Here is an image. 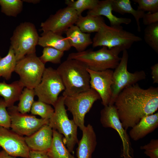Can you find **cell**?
<instances>
[{
  "instance_id": "1",
  "label": "cell",
  "mask_w": 158,
  "mask_h": 158,
  "mask_svg": "<svg viewBox=\"0 0 158 158\" xmlns=\"http://www.w3.org/2000/svg\"><path fill=\"white\" fill-rule=\"evenodd\" d=\"M114 105L123 127L127 130L157 110L158 87L144 89L137 83L128 86L118 95Z\"/></svg>"
},
{
  "instance_id": "2",
  "label": "cell",
  "mask_w": 158,
  "mask_h": 158,
  "mask_svg": "<svg viewBox=\"0 0 158 158\" xmlns=\"http://www.w3.org/2000/svg\"><path fill=\"white\" fill-rule=\"evenodd\" d=\"M87 66L74 59H67L56 70L65 87L63 96H70L87 91L90 88V77Z\"/></svg>"
},
{
  "instance_id": "3",
  "label": "cell",
  "mask_w": 158,
  "mask_h": 158,
  "mask_svg": "<svg viewBox=\"0 0 158 158\" xmlns=\"http://www.w3.org/2000/svg\"><path fill=\"white\" fill-rule=\"evenodd\" d=\"M123 50L119 47L109 49L105 47L96 51L92 49L72 52L67 59H74L84 63L87 68L94 71H101L115 69L118 65L121 57L120 53Z\"/></svg>"
},
{
  "instance_id": "4",
  "label": "cell",
  "mask_w": 158,
  "mask_h": 158,
  "mask_svg": "<svg viewBox=\"0 0 158 158\" xmlns=\"http://www.w3.org/2000/svg\"><path fill=\"white\" fill-rule=\"evenodd\" d=\"M142 38L124 30L121 25L111 26L106 23L96 33L92 41L94 48L105 47L110 49L119 47L128 49L135 42L141 41Z\"/></svg>"
},
{
  "instance_id": "5",
  "label": "cell",
  "mask_w": 158,
  "mask_h": 158,
  "mask_svg": "<svg viewBox=\"0 0 158 158\" xmlns=\"http://www.w3.org/2000/svg\"><path fill=\"white\" fill-rule=\"evenodd\" d=\"M65 97H59L53 106L54 113L49 120V125L64 136L63 142L71 153L79 142L77 135L78 126L73 120H70L64 104Z\"/></svg>"
},
{
  "instance_id": "6",
  "label": "cell",
  "mask_w": 158,
  "mask_h": 158,
  "mask_svg": "<svg viewBox=\"0 0 158 158\" xmlns=\"http://www.w3.org/2000/svg\"><path fill=\"white\" fill-rule=\"evenodd\" d=\"M39 37L35 25L31 23H22L16 28L10 38V47L17 61L27 55L35 53Z\"/></svg>"
},
{
  "instance_id": "7",
  "label": "cell",
  "mask_w": 158,
  "mask_h": 158,
  "mask_svg": "<svg viewBox=\"0 0 158 158\" xmlns=\"http://www.w3.org/2000/svg\"><path fill=\"white\" fill-rule=\"evenodd\" d=\"M65 97L64 104L71 113L73 120L82 131L85 127V117L94 102L101 99L97 93L91 88L88 90L70 96Z\"/></svg>"
},
{
  "instance_id": "8",
  "label": "cell",
  "mask_w": 158,
  "mask_h": 158,
  "mask_svg": "<svg viewBox=\"0 0 158 158\" xmlns=\"http://www.w3.org/2000/svg\"><path fill=\"white\" fill-rule=\"evenodd\" d=\"M45 64L36 53L32 54L17 61L14 71L19 75L24 87L34 89L41 81Z\"/></svg>"
},
{
  "instance_id": "9",
  "label": "cell",
  "mask_w": 158,
  "mask_h": 158,
  "mask_svg": "<svg viewBox=\"0 0 158 158\" xmlns=\"http://www.w3.org/2000/svg\"><path fill=\"white\" fill-rule=\"evenodd\" d=\"M121 61L113 73V83L111 87L112 96L109 105H114L115 100L124 88L146 78L145 72L142 70L132 73L127 70L128 54L127 50L123 51Z\"/></svg>"
},
{
  "instance_id": "10",
  "label": "cell",
  "mask_w": 158,
  "mask_h": 158,
  "mask_svg": "<svg viewBox=\"0 0 158 158\" xmlns=\"http://www.w3.org/2000/svg\"><path fill=\"white\" fill-rule=\"evenodd\" d=\"M34 90L38 100L53 106L65 87L56 69L49 67L45 68L40 82Z\"/></svg>"
},
{
  "instance_id": "11",
  "label": "cell",
  "mask_w": 158,
  "mask_h": 158,
  "mask_svg": "<svg viewBox=\"0 0 158 158\" xmlns=\"http://www.w3.org/2000/svg\"><path fill=\"white\" fill-rule=\"evenodd\" d=\"M100 123L102 126L111 128L118 133L122 142L121 157L122 158H134L133 150L127 130L123 127L114 105L104 106L100 111Z\"/></svg>"
},
{
  "instance_id": "12",
  "label": "cell",
  "mask_w": 158,
  "mask_h": 158,
  "mask_svg": "<svg viewBox=\"0 0 158 158\" xmlns=\"http://www.w3.org/2000/svg\"><path fill=\"white\" fill-rule=\"evenodd\" d=\"M7 110L11 118L10 128L20 135L29 136L43 126L49 124V120L20 113L18 111L17 106L8 108Z\"/></svg>"
},
{
  "instance_id": "13",
  "label": "cell",
  "mask_w": 158,
  "mask_h": 158,
  "mask_svg": "<svg viewBox=\"0 0 158 158\" xmlns=\"http://www.w3.org/2000/svg\"><path fill=\"white\" fill-rule=\"evenodd\" d=\"M78 17L75 10L67 6L59 9L55 14L51 15L46 21L42 22L40 30L43 32L51 31L62 35L75 24Z\"/></svg>"
},
{
  "instance_id": "14",
  "label": "cell",
  "mask_w": 158,
  "mask_h": 158,
  "mask_svg": "<svg viewBox=\"0 0 158 158\" xmlns=\"http://www.w3.org/2000/svg\"><path fill=\"white\" fill-rule=\"evenodd\" d=\"M0 147L9 155L14 157L28 158L30 150L24 137L0 126Z\"/></svg>"
},
{
  "instance_id": "15",
  "label": "cell",
  "mask_w": 158,
  "mask_h": 158,
  "mask_svg": "<svg viewBox=\"0 0 158 158\" xmlns=\"http://www.w3.org/2000/svg\"><path fill=\"white\" fill-rule=\"evenodd\" d=\"M90 77L91 88L94 90L99 95L102 103L104 106L109 105L112 92L113 71L111 69L95 71L87 68Z\"/></svg>"
},
{
  "instance_id": "16",
  "label": "cell",
  "mask_w": 158,
  "mask_h": 158,
  "mask_svg": "<svg viewBox=\"0 0 158 158\" xmlns=\"http://www.w3.org/2000/svg\"><path fill=\"white\" fill-rule=\"evenodd\" d=\"M53 129L45 125L31 135L24 137L25 142L30 150L47 152L52 141Z\"/></svg>"
},
{
  "instance_id": "17",
  "label": "cell",
  "mask_w": 158,
  "mask_h": 158,
  "mask_svg": "<svg viewBox=\"0 0 158 158\" xmlns=\"http://www.w3.org/2000/svg\"><path fill=\"white\" fill-rule=\"evenodd\" d=\"M81 139L78 142L77 149V158H91L95 150L97 140L96 133L91 125L88 124L82 130Z\"/></svg>"
},
{
  "instance_id": "18",
  "label": "cell",
  "mask_w": 158,
  "mask_h": 158,
  "mask_svg": "<svg viewBox=\"0 0 158 158\" xmlns=\"http://www.w3.org/2000/svg\"><path fill=\"white\" fill-rule=\"evenodd\" d=\"M111 0L99 1L92 9L89 10L87 15L93 16H104L109 20L110 26H118L122 24L128 25L131 22L130 18L118 17L112 13Z\"/></svg>"
},
{
  "instance_id": "19",
  "label": "cell",
  "mask_w": 158,
  "mask_h": 158,
  "mask_svg": "<svg viewBox=\"0 0 158 158\" xmlns=\"http://www.w3.org/2000/svg\"><path fill=\"white\" fill-rule=\"evenodd\" d=\"M158 127V113L143 117L134 126L131 128L129 136L133 140L137 141L153 131Z\"/></svg>"
},
{
  "instance_id": "20",
  "label": "cell",
  "mask_w": 158,
  "mask_h": 158,
  "mask_svg": "<svg viewBox=\"0 0 158 158\" xmlns=\"http://www.w3.org/2000/svg\"><path fill=\"white\" fill-rule=\"evenodd\" d=\"M69 44L78 52L83 51L92 43L90 33L82 32L76 25L71 26L65 32Z\"/></svg>"
},
{
  "instance_id": "21",
  "label": "cell",
  "mask_w": 158,
  "mask_h": 158,
  "mask_svg": "<svg viewBox=\"0 0 158 158\" xmlns=\"http://www.w3.org/2000/svg\"><path fill=\"white\" fill-rule=\"evenodd\" d=\"M37 45L44 48H53L64 52L71 47L66 37L51 31L43 32L39 37Z\"/></svg>"
},
{
  "instance_id": "22",
  "label": "cell",
  "mask_w": 158,
  "mask_h": 158,
  "mask_svg": "<svg viewBox=\"0 0 158 158\" xmlns=\"http://www.w3.org/2000/svg\"><path fill=\"white\" fill-rule=\"evenodd\" d=\"M24 87L19 80L9 84L4 81L0 82V96L4 98L7 107L14 106L15 103L19 100Z\"/></svg>"
},
{
  "instance_id": "23",
  "label": "cell",
  "mask_w": 158,
  "mask_h": 158,
  "mask_svg": "<svg viewBox=\"0 0 158 158\" xmlns=\"http://www.w3.org/2000/svg\"><path fill=\"white\" fill-rule=\"evenodd\" d=\"M105 23L102 16L87 15L85 16H78L75 24L82 32L90 33L97 32Z\"/></svg>"
},
{
  "instance_id": "24",
  "label": "cell",
  "mask_w": 158,
  "mask_h": 158,
  "mask_svg": "<svg viewBox=\"0 0 158 158\" xmlns=\"http://www.w3.org/2000/svg\"><path fill=\"white\" fill-rule=\"evenodd\" d=\"M51 146L47 152L50 158H76L72 155L64 144L62 135L53 129Z\"/></svg>"
},
{
  "instance_id": "25",
  "label": "cell",
  "mask_w": 158,
  "mask_h": 158,
  "mask_svg": "<svg viewBox=\"0 0 158 158\" xmlns=\"http://www.w3.org/2000/svg\"><path fill=\"white\" fill-rule=\"evenodd\" d=\"M113 11L123 15L130 14L135 19L138 32L141 31L140 20L142 18L145 12L138 10H135L132 7L130 0H111Z\"/></svg>"
},
{
  "instance_id": "26",
  "label": "cell",
  "mask_w": 158,
  "mask_h": 158,
  "mask_svg": "<svg viewBox=\"0 0 158 158\" xmlns=\"http://www.w3.org/2000/svg\"><path fill=\"white\" fill-rule=\"evenodd\" d=\"M17 62L14 51L10 47L6 56L3 57L0 56V78L3 77L7 80L10 79Z\"/></svg>"
},
{
  "instance_id": "27",
  "label": "cell",
  "mask_w": 158,
  "mask_h": 158,
  "mask_svg": "<svg viewBox=\"0 0 158 158\" xmlns=\"http://www.w3.org/2000/svg\"><path fill=\"white\" fill-rule=\"evenodd\" d=\"M35 95L34 89L25 87L23 89L19 99L17 108L18 111L23 114L29 112L34 103Z\"/></svg>"
},
{
  "instance_id": "28",
  "label": "cell",
  "mask_w": 158,
  "mask_h": 158,
  "mask_svg": "<svg viewBox=\"0 0 158 158\" xmlns=\"http://www.w3.org/2000/svg\"><path fill=\"white\" fill-rule=\"evenodd\" d=\"M22 0H0L1 12L6 16L16 17L22 11Z\"/></svg>"
},
{
  "instance_id": "29",
  "label": "cell",
  "mask_w": 158,
  "mask_h": 158,
  "mask_svg": "<svg viewBox=\"0 0 158 158\" xmlns=\"http://www.w3.org/2000/svg\"><path fill=\"white\" fill-rule=\"evenodd\" d=\"M144 40L157 53H158V23L147 26L144 31Z\"/></svg>"
},
{
  "instance_id": "30",
  "label": "cell",
  "mask_w": 158,
  "mask_h": 158,
  "mask_svg": "<svg viewBox=\"0 0 158 158\" xmlns=\"http://www.w3.org/2000/svg\"><path fill=\"white\" fill-rule=\"evenodd\" d=\"M30 111L32 114L39 115L42 118L49 120L54 113V109L50 105L38 100L34 101Z\"/></svg>"
},
{
  "instance_id": "31",
  "label": "cell",
  "mask_w": 158,
  "mask_h": 158,
  "mask_svg": "<svg viewBox=\"0 0 158 158\" xmlns=\"http://www.w3.org/2000/svg\"><path fill=\"white\" fill-rule=\"evenodd\" d=\"M98 0H66L65 4L68 7L75 10L78 16H82V12L86 10L92 9L97 4Z\"/></svg>"
},
{
  "instance_id": "32",
  "label": "cell",
  "mask_w": 158,
  "mask_h": 158,
  "mask_svg": "<svg viewBox=\"0 0 158 158\" xmlns=\"http://www.w3.org/2000/svg\"><path fill=\"white\" fill-rule=\"evenodd\" d=\"M64 52L51 47H44L42 55L39 57L41 61L45 64L47 62L54 64L61 63Z\"/></svg>"
},
{
  "instance_id": "33",
  "label": "cell",
  "mask_w": 158,
  "mask_h": 158,
  "mask_svg": "<svg viewBox=\"0 0 158 158\" xmlns=\"http://www.w3.org/2000/svg\"><path fill=\"white\" fill-rule=\"evenodd\" d=\"M138 4L137 10L147 13L158 12V0H133Z\"/></svg>"
},
{
  "instance_id": "34",
  "label": "cell",
  "mask_w": 158,
  "mask_h": 158,
  "mask_svg": "<svg viewBox=\"0 0 158 158\" xmlns=\"http://www.w3.org/2000/svg\"><path fill=\"white\" fill-rule=\"evenodd\" d=\"M149 158H158V140L152 139L147 144L140 147Z\"/></svg>"
},
{
  "instance_id": "35",
  "label": "cell",
  "mask_w": 158,
  "mask_h": 158,
  "mask_svg": "<svg viewBox=\"0 0 158 158\" xmlns=\"http://www.w3.org/2000/svg\"><path fill=\"white\" fill-rule=\"evenodd\" d=\"M6 107L4 99H0V126L9 129L11 127V118Z\"/></svg>"
},
{
  "instance_id": "36",
  "label": "cell",
  "mask_w": 158,
  "mask_h": 158,
  "mask_svg": "<svg viewBox=\"0 0 158 158\" xmlns=\"http://www.w3.org/2000/svg\"><path fill=\"white\" fill-rule=\"evenodd\" d=\"M142 19L144 25L146 26L158 23V12L145 13Z\"/></svg>"
},
{
  "instance_id": "37",
  "label": "cell",
  "mask_w": 158,
  "mask_h": 158,
  "mask_svg": "<svg viewBox=\"0 0 158 158\" xmlns=\"http://www.w3.org/2000/svg\"><path fill=\"white\" fill-rule=\"evenodd\" d=\"M28 158H50L47 152L30 150Z\"/></svg>"
},
{
  "instance_id": "38",
  "label": "cell",
  "mask_w": 158,
  "mask_h": 158,
  "mask_svg": "<svg viewBox=\"0 0 158 158\" xmlns=\"http://www.w3.org/2000/svg\"><path fill=\"white\" fill-rule=\"evenodd\" d=\"M151 75L153 83H158V63H157L151 67Z\"/></svg>"
},
{
  "instance_id": "39",
  "label": "cell",
  "mask_w": 158,
  "mask_h": 158,
  "mask_svg": "<svg viewBox=\"0 0 158 158\" xmlns=\"http://www.w3.org/2000/svg\"><path fill=\"white\" fill-rule=\"evenodd\" d=\"M0 158H16L8 154L5 151L3 150L0 151Z\"/></svg>"
},
{
  "instance_id": "40",
  "label": "cell",
  "mask_w": 158,
  "mask_h": 158,
  "mask_svg": "<svg viewBox=\"0 0 158 158\" xmlns=\"http://www.w3.org/2000/svg\"><path fill=\"white\" fill-rule=\"evenodd\" d=\"M23 2H25L28 3H33V4H36L39 3L40 0H22Z\"/></svg>"
}]
</instances>
